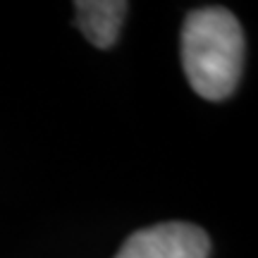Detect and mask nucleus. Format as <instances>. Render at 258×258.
<instances>
[{"mask_svg":"<svg viewBox=\"0 0 258 258\" xmlns=\"http://www.w3.org/2000/svg\"><path fill=\"white\" fill-rule=\"evenodd\" d=\"M208 234L189 222H160L129 234L115 258H208Z\"/></svg>","mask_w":258,"mask_h":258,"instance_id":"f03ea898","label":"nucleus"},{"mask_svg":"<svg viewBox=\"0 0 258 258\" xmlns=\"http://www.w3.org/2000/svg\"><path fill=\"white\" fill-rule=\"evenodd\" d=\"M74 8L82 34L96 48L105 50L120 36L122 19L127 15L129 5L122 0H79Z\"/></svg>","mask_w":258,"mask_h":258,"instance_id":"7ed1b4c3","label":"nucleus"},{"mask_svg":"<svg viewBox=\"0 0 258 258\" xmlns=\"http://www.w3.org/2000/svg\"><path fill=\"white\" fill-rule=\"evenodd\" d=\"M182 67L201 98L222 101L232 96L244 67V31L230 10L201 8L186 15Z\"/></svg>","mask_w":258,"mask_h":258,"instance_id":"f257e3e1","label":"nucleus"}]
</instances>
